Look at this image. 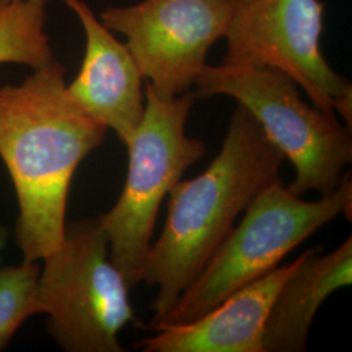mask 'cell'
<instances>
[{
	"label": "cell",
	"mask_w": 352,
	"mask_h": 352,
	"mask_svg": "<svg viewBox=\"0 0 352 352\" xmlns=\"http://www.w3.org/2000/svg\"><path fill=\"white\" fill-rule=\"evenodd\" d=\"M352 238L320 254L318 247L302 260L278 291L266 320L264 352H304L316 315L327 298L351 285Z\"/></svg>",
	"instance_id": "cell-11"
},
{
	"label": "cell",
	"mask_w": 352,
	"mask_h": 352,
	"mask_svg": "<svg viewBox=\"0 0 352 352\" xmlns=\"http://www.w3.org/2000/svg\"><path fill=\"white\" fill-rule=\"evenodd\" d=\"M232 0H142L110 7L100 20L126 37V46L148 84L164 97L195 87L208 52L226 36Z\"/></svg>",
	"instance_id": "cell-8"
},
{
	"label": "cell",
	"mask_w": 352,
	"mask_h": 352,
	"mask_svg": "<svg viewBox=\"0 0 352 352\" xmlns=\"http://www.w3.org/2000/svg\"><path fill=\"white\" fill-rule=\"evenodd\" d=\"M49 0H0V64L33 69L55 60L46 33Z\"/></svg>",
	"instance_id": "cell-12"
},
{
	"label": "cell",
	"mask_w": 352,
	"mask_h": 352,
	"mask_svg": "<svg viewBox=\"0 0 352 352\" xmlns=\"http://www.w3.org/2000/svg\"><path fill=\"white\" fill-rule=\"evenodd\" d=\"M45 260L38 300L47 329L69 352H122V329L135 320L129 287L110 257L100 215L65 225L62 245Z\"/></svg>",
	"instance_id": "cell-6"
},
{
	"label": "cell",
	"mask_w": 352,
	"mask_h": 352,
	"mask_svg": "<svg viewBox=\"0 0 352 352\" xmlns=\"http://www.w3.org/2000/svg\"><path fill=\"white\" fill-rule=\"evenodd\" d=\"M351 212L347 171L334 192L316 201L292 193L278 176L253 199L239 225L153 330L183 325L208 314L235 291L274 270L289 252L334 218L351 219Z\"/></svg>",
	"instance_id": "cell-3"
},
{
	"label": "cell",
	"mask_w": 352,
	"mask_h": 352,
	"mask_svg": "<svg viewBox=\"0 0 352 352\" xmlns=\"http://www.w3.org/2000/svg\"><path fill=\"white\" fill-rule=\"evenodd\" d=\"M195 88L196 98L227 96L251 113L294 166L292 193L327 196L340 186L352 161L351 129L337 115L302 101L289 76L269 67L222 62L206 65Z\"/></svg>",
	"instance_id": "cell-4"
},
{
	"label": "cell",
	"mask_w": 352,
	"mask_h": 352,
	"mask_svg": "<svg viewBox=\"0 0 352 352\" xmlns=\"http://www.w3.org/2000/svg\"><path fill=\"white\" fill-rule=\"evenodd\" d=\"M107 131L74 100L56 60L0 88V157L17 193L16 240L25 263L62 245L72 177Z\"/></svg>",
	"instance_id": "cell-1"
},
{
	"label": "cell",
	"mask_w": 352,
	"mask_h": 352,
	"mask_svg": "<svg viewBox=\"0 0 352 352\" xmlns=\"http://www.w3.org/2000/svg\"><path fill=\"white\" fill-rule=\"evenodd\" d=\"M62 1L85 33L84 59L68 90L85 113L126 145L145 111L144 76L126 43L113 37L84 0Z\"/></svg>",
	"instance_id": "cell-9"
},
{
	"label": "cell",
	"mask_w": 352,
	"mask_h": 352,
	"mask_svg": "<svg viewBox=\"0 0 352 352\" xmlns=\"http://www.w3.org/2000/svg\"><path fill=\"white\" fill-rule=\"evenodd\" d=\"M39 274L41 266L36 261L0 267V350L29 317L42 314L38 300Z\"/></svg>",
	"instance_id": "cell-13"
},
{
	"label": "cell",
	"mask_w": 352,
	"mask_h": 352,
	"mask_svg": "<svg viewBox=\"0 0 352 352\" xmlns=\"http://www.w3.org/2000/svg\"><path fill=\"white\" fill-rule=\"evenodd\" d=\"M7 239H8L7 228L0 223V260H1V253H3L6 245H7Z\"/></svg>",
	"instance_id": "cell-14"
},
{
	"label": "cell",
	"mask_w": 352,
	"mask_h": 352,
	"mask_svg": "<svg viewBox=\"0 0 352 352\" xmlns=\"http://www.w3.org/2000/svg\"><path fill=\"white\" fill-rule=\"evenodd\" d=\"M285 155L238 104L218 155L200 175L179 180L168 193L160 239L151 244L144 282L157 287L151 329L212 258L253 199L279 176Z\"/></svg>",
	"instance_id": "cell-2"
},
{
	"label": "cell",
	"mask_w": 352,
	"mask_h": 352,
	"mask_svg": "<svg viewBox=\"0 0 352 352\" xmlns=\"http://www.w3.org/2000/svg\"><path fill=\"white\" fill-rule=\"evenodd\" d=\"M196 100L193 91L164 97L146 85L144 116L126 144L124 188L111 210L100 215L111 261L129 289L144 282L145 261L164 197L205 155L201 140L186 133Z\"/></svg>",
	"instance_id": "cell-5"
},
{
	"label": "cell",
	"mask_w": 352,
	"mask_h": 352,
	"mask_svg": "<svg viewBox=\"0 0 352 352\" xmlns=\"http://www.w3.org/2000/svg\"><path fill=\"white\" fill-rule=\"evenodd\" d=\"M302 257L279 265L190 322L157 329L155 336L141 340L138 347L144 352H264L270 308Z\"/></svg>",
	"instance_id": "cell-10"
},
{
	"label": "cell",
	"mask_w": 352,
	"mask_h": 352,
	"mask_svg": "<svg viewBox=\"0 0 352 352\" xmlns=\"http://www.w3.org/2000/svg\"><path fill=\"white\" fill-rule=\"evenodd\" d=\"M324 6L318 0H232L223 62L274 68L312 104L340 115L351 129L352 87L320 47Z\"/></svg>",
	"instance_id": "cell-7"
}]
</instances>
